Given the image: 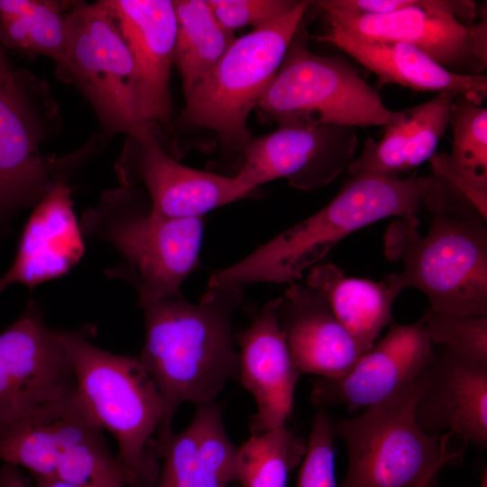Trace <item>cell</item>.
<instances>
[{
	"label": "cell",
	"mask_w": 487,
	"mask_h": 487,
	"mask_svg": "<svg viewBox=\"0 0 487 487\" xmlns=\"http://www.w3.org/2000/svg\"><path fill=\"white\" fill-rule=\"evenodd\" d=\"M320 8L326 32L358 41L407 43L460 75H482L486 69V18L470 25L461 23L476 16L473 1L433 0L427 7L371 14Z\"/></svg>",
	"instance_id": "7c38bea8"
},
{
	"label": "cell",
	"mask_w": 487,
	"mask_h": 487,
	"mask_svg": "<svg viewBox=\"0 0 487 487\" xmlns=\"http://www.w3.org/2000/svg\"><path fill=\"white\" fill-rule=\"evenodd\" d=\"M72 188L66 180L33 207L10 268L0 277V295L14 284L33 289L67 274L85 252L83 233L73 210Z\"/></svg>",
	"instance_id": "d6986e66"
},
{
	"label": "cell",
	"mask_w": 487,
	"mask_h": 487,
	"mask_svg": "<svg viewBox=\"0 0 487 487\" xmlns=\"http://www.w3.org/2000/svg\"><path fill=\"white\" fill-rule=\"evenodd\" d=\"M21 387L24 404L78 389L70 360L58 330L49 328L40 306L30 299L23 312L0 334Z\"/></svg>",
	"instance_id": "603a6c76"
},
{
	"label": "cell",
	"mask_w": 487,
	"mask_h": 487,
	"mask_svg": "<svg viewBox=\"0 0 487 487\" xmlns=\"http://www.w3.org/2000/svg\"><path fill=\"white\" fill-rule=\"evenodd\" d=\"M60 126V106L47 82L26 69L0 78V232L98 151L89 140L67 155L43 153Z\"/></svg>",
	"instance_id": "ba28073f"
},
{
	"label": "cell",
	"mask_w": 487,
	"mask_h": 487,
	"mask_svg": "<svg viewBox=\"0 0 487 487\" xmlns=\"http://www.w3.org/2000/svg\"><path fill=\"white\" fill-rule=\"evenodd\" d=\"M280 297L268 301L249 326L235 335L240 352L241 384L257 409L249 420L251 434L286 424L293 411L300 376L278 320Z\"/></svg>",
	"instance_id": "e0dca14e"
},
{
	"label": "cell",
	"mask_w": 487,
	"mask_h": 487,
	"mask_svg": "<svg viewBox=\"0 0 487 487\" xmlns=\"http://www.w3.org/2000/svg\"><path fill=\"white\" fill-rule=\"evenodd\" d=\"M452 103L451 95L438 94L399 111L379 141L367 138L360 156L347 169L348 174L399 178L430 160L449 124Z\"/></svg>",
	"instance_id": "7402d4cb"
},
{
	"label": "cell",
	"mask_w": 487,
	"mask_h": 487,
	"mask_svg": "<svg viewBox=\"0 0 487 487\" xmlns=\"http://www.w3.org/2000/svg\"><path fill=\"white\" fill-rule=\"evenodd\" d=\"M115 172L122 186L141 185L154 212L173 218H203L256 190L235 177L181 164L164 147L156 129L126 136Z\"/></svg>",
	"instance_id": "4fadbf2b"
},
{
	"label": "cell",
	"mask_w": 487,
	"mask_h": 487,
	"mask_svg": "<svg viewBox=\"0 0 487 487\" xmlns=\"http://www.w3.org/2000/svg\"><path fill=\"white\" fill-rule=\"evenodd\" d=\"M317 40L331 43L373 72L381 84L415 91L452 92L477 105L487 96V77L453 73L421 50L403 42L358 41L326 32Z\"/></svg>",
	"instance_id": "44dd1931"
},
{
	"label": "cell",
	"mask_w": 487,
	"mask_h": 487,
	"mask_svg": "<svg viewBox=\"0 0 487 487\" xmlns=\"http://www.w3.org/2000/svg\"><path fill=\"white\" fill-rule=\"evenodd\" d=\"M172 3L177 18L174 62L187 96L207 77L235 37L217 21L207 0Z\"/></svg>",
	"instance_id": "484cf974"
},
{
	"label": "cell",
	"mask_w": 487,
	"mask_h": 487,
	"mask_svg": "<svg viewBox=\"0 0 487 487\" xmlns=\"http://www.w3.org/2000/svg\"><path fill=\"white\" fill-rule=\"evenodd\" d=\"M462 455V449L450 450L423 476L415 487H433L435 479L440 469L447 464L460 460Z\"/></svg>",
	"instance_id": "d6a6232c"
},
{
	"label": "cell",
	"mask_w": 487,
	"mask_h": 487,
	"mask_svg": "<svg viewBox=\"0 0 487 487\" xmlns=\"http://www.w3.org/2000/svg\"><path fill=\"white\" fill-rule=\"evenodd\" d=\"M65 27L64 54L55 72L89 103L100 142L106 145L116 134L138 137L156 129L143 116L135 63L106 0L74 2Z\"/></svg>",
	"instance_id": "9c48e42d"
},
{
	"label": "cell",
	"mask_w": 487,
	"mask_h": 487,
	"mask_svg": "<svg viewBox=\"0 0 487 487\" xmlns=\"http://www.w3.org/2000/svg\"><path fill=\"white\" fill-rule=\"evenodd\" d=\"M0 487H27L17 466L5 464L0 469Z\"/></svg>",
	"instance_id": "836d02e7"
},
{
	"label": "cell",
	"mask_w": 487,
	"mask_h": 487,
	"mask_svg": "<svg viewBox=\"0 0 487 487\" xmlns=\"http://www.w3.org/2000/svg\"><path fill=\"white\" fill-rule=\"evenodd\" d=\"M306 284L325 296L364 354L373 346L381 331L392 322L393 302L400 293L388 277L379 282L348 277L331 262L311 267Z\"/></svg>",
	"instance_id": "cb8c5ba5"
},
{
	"label": "cell",
	"mask_w": 487,
	"mask_h": 487,
	"mask_svg": "<svg viewBox=\"0 0 487 487\" xmlns=\"http://www.w3.org/2000/svg\"><path fill=\"white\" fill-rule=\"evenodd\" d=\"M278 320L300 373L337 378L364 354L321 293L299 281L280 297Z\"/></svg>",
	"instance_id": "ffe728a7"
},
{
	"label": "cell",
	"mask_w": 487,
	"mask_h": 487,
	"mask_svg": "<svg viewBox=\"0 0 487 487\" xmlns=\"http://www.w3.org/2000/svg\"><path fill=\"white\" fill-rule=\"evenodd\" d=\"M435 345L423 320L391 322L386 335L363 354L352 369L337 378L314 381L310 400L317 406L368 408L409 389L431 361Z\"/></svg>",
	"instance_id": "9a60e30c"
},
{
	"label": "cell",
	"mask_w": 487,
	"mask_h": 487,
	"mask_svg": "<svg viewBox=\"0 0 487 487\" xmlns=\"http://www.w3.org/2000/svg\"><path fill=\"white\" fill-rule=\"evenodd\" d=\"M358 144L353 126H279L252 138L234 177L254 189L277 179L299 189H317L347 170Z\"/></svg>",
	"instance_id": "5bb4252c"
},
{
	"label": "cell",
	"mask_w": 487,
	"mask_h": 487,
	"mask_svg": "<svg viewBox=\"0 0 487 487\" xmlns=\"http://www.w3.org/2000/svg\"><path fill=\"white\" fill-rule=\"evenodd\" d=\"M104 429L76 391L0 414V461L35 479L89 487H132Z\"/></svg>",
	"instance_id": "8992f818"
},
{
	"label": "cell",
	"mask_w": 487,
	"mask_h": 487,
	"mask_svg": "<svg viewBox=\"0 0 487 487\" xmlns=\"http://www.w3.org/2000/svg\"><path fill=\"white\" fill-rule=\"evenodd\" d=\"M415 420L424 432L459 435L479 448L487 445V363L447 345L418 378Z\"/></svg>",
	"instance_id": "2e32d148"
},
{
	"label": "cell",
	"mask_w": 487,
	"mask_h": 487,
	"mask_svg": "<svg viewBox=\"0 0 487 487\" xmlns=\"http://www.w3.org/2000/svg\"><path fill=\"white\" fill-rule=\"evenodd\" d=\"M59 0H0V43L5 50L44 56L58 66L64 54V11Z\"/></svg>",
	"instance_id": "4316f807"
},
{
	"label": "cell",
	"mask_w": 487,
	"mask_h": 487,
	"mask_svg": "<svg viewBox=\"0 0 487 487\" xmlns=\"http://www.w3.org/2000/svg\"><path fill=\"white\" fill-rule=\"evenodd\" d=\"M240 286L207 283L198 303L183 295L147 303L142 364L163 403L157 431L161 459L172 432V421L185 401L211 402L228 380L240 379V358L234 350L232 317L243 301Z\"/></svg>",
	"instance_id": "6da1fadb"
},
{
	"label": "cell",
	"mask_w": 487,
	"mask_h": 487,
	"mask_svg": "<svg viewBox=\"0 0 487 487\" xmlns=\"http://www.w3.org/2000/svg\"><path fill=\"white\" fill-rule=\"evenodd\" d=\"M436 345H447L487 363V316H456L428 310L421 317Z\"/></svg>",
	"instance_id": "f546056e"
},
{
	"label": "cell",
	"mask_w": 487,
	"mask_h": 487,
	"mask_svg": "<svg viewBox=\"0 0 487 487\" xmlns=\"http://www.w3.org/2000/svg\"><path fill=\"white\" fill-rule=\"evenodd\" d=\"M304 23L256 108L279 126H386L399 115L343 57L311 52Z\"/></svg>",
	"instance_id": "30bf717a"
},
{
	"label": "cell",
	"mask_w": 487,
	"mask_h": 487,
	"mask_svg": "<svg viewBox=\"0 0 487 487\" xmlns=\"http://www.w3.org/2000/svg\"><path fill=\"white\" fill-rule=\"evenodd\" d=\"M434 179V175L404 179L350 176L326 206L236 263L214 271L208 282L242 288L262 282H297L354 231L391 216L419 220Z\"/></svg>",
	"instance_id": "3957f363"
},
{
	"label": "cell",
	"mask_w": 487,
	"mask_h": 487,
	"mask_svg": "<svg viewBox=\"0 0 487 487\" xmlns=\"http://www.w3.org/2000/svg\"><path fill=\"white\" fill-rule=\"evenodd\" d=\"M313 3L299 1L288 14L235 38L207 77L185 96V106L173 123L175 131L214 133L223 152L236 160L238 170L252 140L249 115L275 76Z\"/></svg>",
	"instance_id": "52a82bcc"
},
{
	"label": "cell",
	"mask_w": 487,
	"mask_h": 487,
	"mask_svg": "<svg viewBox=\"0 0 487 487\" xmlns=\"http://www.w3.org/2000/svg\"><path fill=\"white\" fill-rule=\"evenodd\" d=\"M95 329L58 330L70 360L78 391L103 429L118 445L117 461L132 487H153L160 471L157 431L163 416L161 394L138 356L96 346Z\"/></svg>",
	"instance_id": "5b68a950"
},
{
	"label": "cell",
	"mask_w": 487,
	"mask_h": 487,
	"mask_svg": "<svg viewBox=\"0 0 487 487\" xmlns=\"http://www.w3.org/2000/svg\"><path fill=\"white\" fill-rule=\"evenodd\" d=\"M334 424L323 409L316 414L299 471L298 487H337L335 475Z\"/></svg>",
	"instance_id": "4dcf8cb0"
},
{
	"label": "cell",
	"mask_w": 487,
	"mask_h": 487,
	"mask_svg": "<svg viewBox=\"0 0 487 487\" xmlns=\"http://www.w3.org/2000/svg\"><path fill=\"white\" fill-rule=\"evenodd\" d=\"M13 69L7 56L5 54V50L0 43V78L8 73Z\"/></svg>",
	"instance_id": "d590c367"
},
{
	"label": "cell",
	"mask_w": 487,
	"mask_h": 487,
	"mask_svg": "<svg viewBox=\"0 0 487 487\" xmlns=\"http://www.w3.org/2000/svg\"><path fill=\"white\" fill-rule=\"evenodd\" d=\"M217 21L230 32L245 26L253 29L293 10L295 0H207Z\"/></svg>",
	"instance_id": "1f68e13d"
},
{
	"label": "cell",
	"mask_w": 487,
	"mask_h": 487,
	"mask_svg": "<svg viewBox=\"0 0 487 487\" xmlns=\"http://www.w3.org/2000/svg\"><path fill=\"white\" fill-rule=\"evenodd\" d=\"M307 441L286 424L251 436L238 447L241 487H287L289 473L302 463Z\"/></svg>",
	"instance_id": "83f0119b"
},
{
	"label": "cell",
	"mask_w": 487,
	"mask_h": 487,
	"mask_svg": "<svg viewBox=\"0 0 487 487\" xmlns=\"http://www.w3.org/2000/svg\"><path fill=\"white\" fill-rule=\"evenodd\" d=\"M153 487H241L221 479L200 455L194 427L172 433Z\"/></svg>",
	"instance_id": "f1b7e54d"
},
{
	"label": "cell",
	"mask_w": 487,
	"mask_h": 487,
	"mask_svg": "<svg viewBox=\"0 0 487 487\" xmlns=\"http://www.w3.org/2000/svg\"><path fill=\"white\" fill-rule=\"evenodd\" d=\"M418 379L401 394L334 424L347 449L340 487H415L449 449L452 432L430 435L418 427Z\"/></svg>",
	"instance_id": "8fae6325"
},
{
	"label": "cell",
	"mask_w": 487,
	"mask_h": 487,
	"mask_svg": "<svg viewBox=\"0 0 487 487\" xmlns=\"http://www.w3.org/2000/svg\"><path fill=\"white\" fill-rule=\"evenodd\" d=\"M138 72L142 114L157 126L173 113L170 87L177 35L172 0H106Z\"/></svg>",
	"instance_id": "ac0fdd59"
},
{
	"label": "cell",
	"mask_w": 487,
	"mask_h": 487,
	"mask_svg": "<svg viewBox=\"0 0 487 487\" xmlns=\"http://www.w3.org/2000/svg\"><path fill=\"white\" fill-rule=\"evenodd\" d=\"M481 487H487V473H486V470H484V473H483V474H482Z\"/></svg>",
	"instance_id": "8d00e7d4"
},
{
	"label": "cell",
	"mask_w": 487,
	"mask_h": 487,
	"mask_svg": "<svg viewBox=\"0 0 487 487\" xmlns=\"http://www.w3.org/2000/svg\"><path fill=\"white\" fill-rule=\"evenodd\" d=\"M449 124L452 150L430 158L433 174L452 183L487 220V109L457 95Z\"/></svg>",
	"instance_id": "d4e9b609"
},
{
	"label": "cell",
	"mask_w": 487,
	"mask_h": 487,
	"mask_svg": "<svg viewBox=\"0 0 487 487\" xmlns=\"http://www.w3.org/2000/svg\"><path fill=\"white\" fill-rule=\"evenodd\" d=\"M434 177L423 202L428 232L419 234V220L397 218L384 234L386 259L402 266L388 279L400 292L420 290L430 310L487 316L486 219L446 179Z\"/></svg>",
	"instance_id": "7a4b0ae2"
},
{
	"label": "cell",
	"mask_w": 487,
	"mask_h": 487,
	"mask_svg": "<svg viewBox=\"0 0 487 487\" xmlns=\"http://www.w3.org/2000/svg\"><path fill=\"white\" fill-rule=\"evenodd\" d=\"M36 487H89L81 484H75L57 479L37 478Z\"/></svg>",
	"instance_id": "e575fe53"
},
{
	"label": "cell",
	"mask_w": 487,
	"mask_h": 487,
	"mask_svg": "<svg viewBox=\"0 0 487 487\" xmlns=\"http://www.w3.org/2000/svg\"><path fill=\"white\" fill-rule=\"evenodd\" d=\"M84 236L106 242L121 261L106 274L135 289L139 305L181 296L185 280L200 268L203 218L157 214L140 187L106 190L79 221Z\"/></svg>",
	"instance_id": "277c9868"
}]
</instances>
